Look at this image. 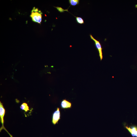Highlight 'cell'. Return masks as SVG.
Wrapping results in <instances>:
<instances>
[{
    "label": "cell",
    "mask_w": 137,
    "mask_h": 137,
    "mask_svg": "<svg viewBox=\"0 0 137 137\" xmlns=\"http://www.w3.org/2000/svg\"><path fill=\"white\" fill-rule=\"evenodd\" d=\"M42 14L40 10L34 7L31 11L30 16L33 22L40 24L42 21Z\"/></svg>",
    "instance_id": "obj_1"
},
{
    "label": "cell",
    "mask_w": 137,
    "mask_h": 137,
    "mask_svg": "<svg viewBox=\"0 0 137 137\" xmlns=\"http://www.w3.org/2000/svg\"><path fill=\"white\" fill-rule=\"evenodd\" d=\"M90 36L91 38L94 42L95 46L98 52L99 56L101 61L103 58L102 48L101 45L99 42L94 38L91 35H90Z\"/></svg>",
    "instance_id": "obj_2"
},
{
    "label": "cell",
    "mask_w": 137,
    "mask_h": 137,
    "mask_svg": "<svg viewBox=\"0 0 137 137\" xmlns=\"http://www.w3.org/2000/svg\"><path fill=\"white\" fill-rule=\"evenodd\" d=\"M60 117L61 113L60 109L58 107L53 114L52 120V123L54 125L58 123V121L60 119Z\"/></svg>",
    "instance_id": "obj_3"
},
{
    "label": "cell",
    "mask_w": 137,
    "mask_h": 137,
    "mask_svg": "<svg viewBox=\"0 0 137 137\" xmlns=\"http://www.w3.org/2000/svg\"><path fill=\"white\" fill-rule=\"evenodd\" d=\"M125 127L133 137H137V126L135 125H132L128 127L125 126Z\"/></svg>",
    "instance_id": "obj_4"
},
{
    "label": "cell",
    "mask_w": 137,
    "mask_h": 137,
    "mask_svg": "<svg viewBox=\"0 0 137 137\" xmlns=\"http://www.w3.org/2000/svg\"><path fill=\"white\" fill-rule=\"evenodd\" d=\"M60 106L62 109L70 108L72 107L71 103L66 99H63L61 102Z\"/></svg>",
    "instance_id": "obj_5"
},
{
    "label": "cell",
    "mask_w": 137,
    "mask_h": 137,
    "mask_svg": "<svg viewBox=\"0 0 137 137\" xmlns=\"http://www.w3.org/2000/svg\"><path fill=\"white\" fill-rule=\"evenodd\" d=\"M20 107L21 109L24 110L25 112L29 110L27 104L26 103H24L22 104Z\"/></svg>",
    "instance_id": "obj_6"
},
{
    "label": "cell",
    "mask_w": 137,
    "mask_h": 137,
    "mask_svg": "<svg viewBox=\"0 0 137 137\" xmlns=\"http://www.w3.org/2000/svg\"><path fill=\"white\" fill-rule=\"evenodd\" d=\"M79 0H69V3L71 5L75 6L79 4Z\"/></svg>",
    "instance_id": "obj_7"
},
{
    "label": "cell",
    "mask_w": 137,
    "mask_h": 137,
    "mask_svg": "<svg viewBox=\"0 0 137 137\" xmlns=\"http://www.w3.org/2000/svg\"><path fill=\"white\" fill-rule=\"evenodd\" d=\"M77 22L79 24H82L84 23L83 19L79 17H75Z\"/></svg>",
    "instance_id": "obj_8"
},
{
    "label": "cell",
    "mask_w": 137,
    "mask_h": 137,
    "mask_svg": "<svg viewBox=\"0 0 137 137\" xmlns=\"http://www.w3.org/2000/svg\"><path fill=\"white\" fill-rule=\"evenodd\" d=\"M54 7L56 8L58 10V11L61 13L65 11H67L68 12V9L64 10L60 7Z\"/></svg>",
    "instance_id": "obj_9"
}]
</instances>
